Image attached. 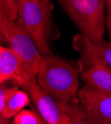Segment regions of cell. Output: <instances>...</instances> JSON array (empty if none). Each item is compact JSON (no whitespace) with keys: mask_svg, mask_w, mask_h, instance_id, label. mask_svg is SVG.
I'll use <instances>...</instances> for the list:
<instances>
[{"mask_svg":"<svg viewBox=\"0 0 111 124\" xmlns=\"http://www.w3.org/2000/svg\"><path fill=\"white\" fill-rule=\"evenodd\" d=\"M45 124H48V123H47V122H46V123H45Z\"/></svg>","mask_w":111,"mask_h":124,"instance_id":"obj_17","label":"cell"},{"mask_svg":"<svg viewBox=\"0 0 111 124\" xmlns=\"http://www.w3.org/2000/svg\"><path fill=\"white\" fill-rule=\"evenodd\" d=\"M77 101L88 111L103 121L111 124V94L95 89L87 84L81 88L76 96Z\"/></svg>","mask_w":111,"mask_h":124,"instance_id":"obj_7","label":"cell"},{"mask_svg":"<svg viewBox=\"0 0 111 124\" xmlns=\"http://www.w3.org/2000/svg\"><path fill=\"white\" fill-rule=\"evenodd\" d=\"M46 121L38 111L33 109L21 110L17 115L14 116L13 124H45Z\"/></svg>","mask_w":111,"mask_h":124,"instance_id":"obj_12","label":"cell"},{"mask_svg":"<svg viewBox=\"0 0 111 124\" xmlns=\"http://www.w3.org/2000/svg\"><path fill=\"white\" fill-rule=\"evenodd\" d=\"M44 2H46L47 4H50V0H43Z\"/></svg>","mask_w":111,"mask_h":124,"instance_id":"obj_16","label":"cell"},{"mask_svg":"<svg viewBox=\"0 0 111 124\" xmlns=\"http://www.w3.org/2000/svg\"><path fill=\"white\" fill-rule=\"evenodd\" d=\"M22 68L24 67L19 56L11 48L0 44V84L14 80Z\"/></svg>","mask_w":111,"mask_h":124,"instance_id":"obj_10","label":"cell"},{"mask_svg":"<svg viewBox=\"0 0 111 124\" xmlns=\"http://www.w3.org/2000/svg\"><path fill=\"white\" fill-rule=\"evenodd\" d=\"M81 34L99 42L106 30V0H57Z\"/></svg>","mask_w":111,"mask_h":124,"instance_id":"obj_2","label":"cell"},{"mask_svg":"<svg viewBox=\"0 0 111 124\" xmlns=\"http://www.w3.org/2000/svg\"><path fill=\"white\" fill-rule=\"evenodd\" d=\"M0 124H10L9 119L4 118L3 116H0Z\"/></svg>","mask_w":111,"mask_h":124,"instance_id":"obj_15","label":"cell"},{"mask_svg":"<svg viewBox=\"0 0 111 124\" xmlns=\"http://www.w3.org/2000/svg\"><path fill=\"white\" fill-rule=\"evenodd\" d=\"M106 31L111 40V0H106Z\"/></svg>","mask_w":111,"mask_h":124,"instance_id":"obj_13","label":"cell"},{"mask_svg":"<svg viewBox=\"0 0 111 124\" xmlns=\"http://www.w3.org/2000/svg\"><path fill=\"white\" fill-rule=\"evenodd\" d=\"M18 21L34 39L44 56L53 54L50 49L52 35L50 4L43 0H18Z\"/></svg>","mask_w":111,"mask_h":124,"instance_id":"obj_3","label":"cell"},{"mask_svg":"<svg viewBox=\"0 0 111 124\" xmlns=\"http://www.w3.org/2000/svg\"><path fill=\"white\" fill-rule=\"evenodd\" d=\"M4 101H5V88L2 87V84H0V116L4 106Z\"/></svg>","mask_w":111,"mask_h":124,"instance_id":"obj_14","label":"cell"},{"mask_svg":"<svg viewBox=\"0 0 111 124\" xmlns=\"http://www.w3.org/2000/svg\"><path fill=\"white\" fill-rule=\"evenodd\" d=\"M63 110L69 117L68 124H108L88 111L76 98Z\"/></svg>","mask_w":111,"mask_h":124,"instance_id":"obj_11","label":"cell"},{"mask_svg":"<svg viewBox=\"0 0 111 124\" xmlns=\"http://www.w3.org/2000/svg\"><path fill=\"white\" fill-rule=\"evenodd\" d=\"M72 47L79 53V66H86L92 63H99L111 70V40L95 42L81 34L72 38Z\"/></svg>","mask_w":111,"mask_h":124,"instance_id":"obj_6","label":"cell"},{"mask_svg":"<svg viewBox=\"0 0 111 124\" xmlns=\"http://www.w3.org/2000/svg\"><path fill=\"white\" fill-rule=\"evenodd\" d=\"M39 85L65 109L76 98L79 91L81 68L60 56H44L36 75Z\"/></svg>","mask_w":111,"mask_h":124,"instance_id":"obj_1","label":"cell"},{"mask_svg":"<svg viewBox=\"0 0 111 124\" xmlns=\"http://www.w3.org/2000/svg\"><path fill=\"white\" fill-rule=\"evenodd\" d=\"M0 38L19 56L23 67L36 76L44 55L23 25L17 20H10L0 14Z\"/></svg>","mask_w":111,"mask_h":124,"instance_id":"obj_4","label":"cell"},{"mask_svg":"<svg viewBox=\"0 0 111 124\" xmlns=\"http://www.w3.org/2000/svg\"><path fill=\"white\" fill-rule=\"evenodd\" d=\"M81 77L85 84L111 94V70L99 63L79 66Z\"/></svg>","mask_w":111,"mask_h":124,"instance_id":"obj_8","label":"cell"},{"mask_svg":"<svg viewBox=\"0 0 111 124\" xmlns=\"http://www.w3.org/2000/svg\"><path fill=\"white\" fill-rule=\"evenodd\" d=\"M31 98L25 90L18 87L5 88V101L1 115L6 119L14 118L21 110L30 104Z\"/></svg>","mask_w":111,"mask_h":124,"instance_id":"obj_9","label":"cell"},{"mask_svg":"<svg viewBox=\"0 0 111 124\" xmlns=\"http://www.w3.org/2000/svg\"><path fill=\"white\" fill-rule=\"evenodd\" d=\"M14 80L29 94L38 112L48 124H68V114L49 93L39 85L35 75L22 68Z\"/></svg>","mask_w":111,"mask_h":124,"instance_id":"obj_5","label":"cell"}]
</instances>
